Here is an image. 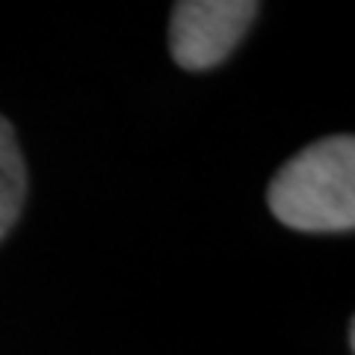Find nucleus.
Listing matches in <instances>:
<instances>
[{
  "label": "nucleus",
  "mask_w": 355,
  "mask_h": 355,
  "mask_svg": "<svg viewBox=\"0 0 355 355\" xmlns=\"http://www.w3.org/2000/svg\"><path fill=\"white\" fill-rule=\"evenodd\" d=\"M266 205L287 228L340 234L355 225V139L326 137L287 160L270 181Z\"/></svg>",
  "instance_id": "obj_1"
},
{
  "label": "nucleus",
  "mask_w": 355,
  "mask_h": 355,
  "mask_svg": "<svg viewBox=\"0 0 355 355\" xmlns=\"http://www.w3.org/2000/svg\"><path fill=\"white\" fill-rule=\"evenodd\" d=\"M261 6L254 0H181L169 18V51L187 71L214 69L240 44Z\"/></svg>",
  "instance_id": "obj_2"
},
{
  "label": "nucleus",
  "mask_w": 355,
  "mask_h": 355,
  "mask_svg": "<svg viewBox=\"0 0 355 355\" xmlns=\"http://www.w3.org/2000/svg\"><path fill=\"white\" fill-rule=\"evenodd\" d=\"M27 198V166L21 157L15 128L0 116V240L9 234Z\"/></svg>",
  "instance_id": "obj_3"
}]
</instances>
